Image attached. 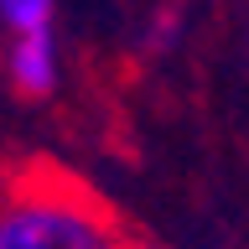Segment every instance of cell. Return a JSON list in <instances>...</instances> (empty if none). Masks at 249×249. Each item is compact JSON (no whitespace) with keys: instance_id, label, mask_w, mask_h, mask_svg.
<instances>
[{"instance_id":"cell-4","label":"cell","mask_w":249,"mask_h":249,"mask_svg":"<svg viewBox=\"0 0 249 249\" xmlns=\"http://www.w3.org/2000/svg\"><path fill=\"white\" fill-rule=\"evenodd\" d=\"M130 249H166V244H130Z\"/></svg>"},{"instance_id":"cell-2","label":"cell","mask_w":249,"mask_h":249,"mask_svg":"<svg viewBox=\"0 0 249 249\" xmlns=\"http://www.w3.org/2000/svg\"><path fill=\"white\" fill-rule=\"evenodd\" d=\"M0 68H5V83H11L21 99L42 104L62 89L68 78V52H62V31H47V36H11L5 52H0Z\"/></svg>"},{"instance_id":"cell-3","label":"cell","mask_w":249,"mask_h":249,"mask_svg":"<svg viewBox=\"0 0 249 249\" xmlns=\"http://www.w3.org/2000/svg\"><path fill=\"white\" fill-rule=\"evenodd\" d=\"M62 31V0H0V42Z\"/></svg>"},{"instance_id":"cell-1","label":"cell","mask_w":249,"mask_h":249,"mask_svg":"<svg viewBox=\"0 0 249 249\" xmlns=\"http://www.w3.org/2000/svg\"><path fill=\"white\" fill-rule=\"evenodd\" d=\"M0 249H130L120 218L52 166L0 171Z\"/></svg>"}]
</instances>
